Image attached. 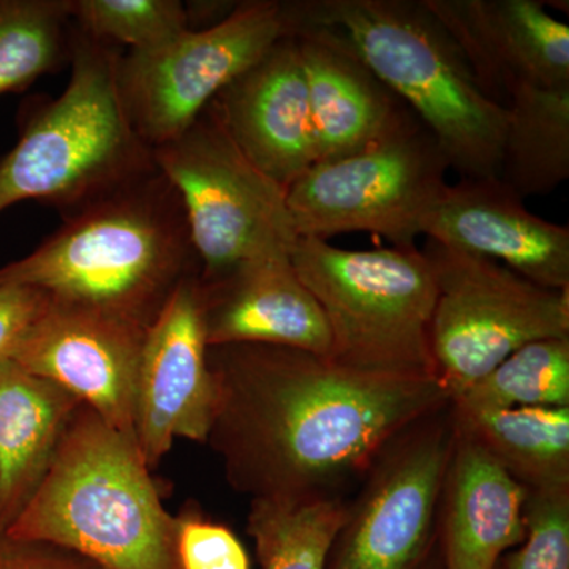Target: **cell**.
Returning a JSON list of instances; mask_svg holds the SVG:
<instances>
[{
	"instance_id": "cell-10",
	"label": "cell",
	"mask_w": 569,
	"mask_h": 569,
	"mask_svg": "<svg viewBox=\"0 0 569 569\" xmlns=\"http://www.w3.org/2000/svg\"><path fill=\"white\" fill-rule=\"evenodd\" d=\"M152 152L181 198L201 280L254 254L293 249L298 234L287 190L247 159L211 107Z\"/></svg>"
},
{
	"instance_id": "cell-9",
	"label": "cell",
	"mask_w": 569,
	"mask_h": 569,
	"mask_svg": "<svg viewBox=\"0 0 569 569\" xmlns=\"http://www.w3.org/2000/svg\"><path fill=\"white\" fill-rule=\"evenodd\" d=\"M437 284L430 346L449 399L537 340L569 339V290H550L507 266L427 241Z\"/></svg>"
},
{
	"instance_id": "cell-1",
	"label": "cell",
	"mask_w": 569,
	"mask_h": 569,
	"mask_svg": "<svg viewBox=\"0 0 569 569\" xmlns=\"http://www.w3.org/2000/svg\"><path fill=\"white\" fill-rule=\"evenodd\" d=\"M206 443L250 500L347 498L392 438L451 403L433 377L361 372L298 348H208Z\"/></svg>"
},
{
	"instance_id": "cell-23",
	"label": "cell",
	"mask_w": 569,
	"mask_h": 569,
	"mask_svg": "<svg viewBox=\"0 0 569 569\" xmlns=\"http://www.w3.org/2000/svg\"><path fill=\"white\" fill-rule=\"evenodd\" d=\"M250 501L247 531L261 569H325L347 498Z\"/></svg>"
},
{
	"instance_id": "cell-30",
	"label": "cell",
	"mask_w": 569,
	"mask_h": 569,
	"mask_svg": "<svg viewBox=\"0 0 569 569\" xmlns=\"http://www.w3.org/2000/svg\"><path fill=\"white\" fill-rule=\"evenodd\" d=\"M0 569H100L70 550L48 542L0 535Z\"/></svg>"
},
{
	"instance_id": "cell-26",
	"label": "cell",
	"mask_w": 569,
	"mask_h": 569,
	"mask_svg": "<svg viewBox=\"0 0 569 569\" xmlns=\"http://www.w3.org/2000/svg\"><path fill=\"white\" fill-rule=\"evenodd\" d=\"M71 22L100 43L151 50L190 29L179 0H69Z\"/></svg>"
},
{
	"instance_id": "cell-24",
	"label": "cell",
	"mask_w": 569,
	"mask_h": 569,
	"mask_svg": "<svg viewBox=\"0 0 569 569\" xmlns=\"http://www.w3.org/2000/svg\"><path fill=\"white\" fill-rule=\"evenodd\" d=\"M451 403L467 411L569 407V339L527 343Z\"/></svg>"
},
{
	"instance_id": "cell-2",
	"label": "cell",
	"mask_w": 569,
	"mask_h": 569,
	"mask_svg": "<svg viewBox=\"0 0 569 569\" xmlns=\"http://www.w3.org/2000/svg\"><path fill=\"white\" fill-rule=\"evenodd\" d=\"M62 220L33 252L0 268V287L36 288L149 329L176 288L201 272L181 198L159 168Z\"/></svg>"
},
{
	"instance_id": "cell-15",
	"label": "cell",
	"mask_w": 569,
	"mask_h": 569,
	"mask_svg": "<svg viewBox=\"0 0 569 569\" xmlns=\"http://www.w3.org/2000/svg\"><path fill=\"white\" fill-rule=\"evenodd\" d=\"M511 187L462 178L445 187L427 217L429 241L479 254L550 290H569V227L535 216Z\"/></svg>"
},
{
	"instance_id": "cell-27",
	"label": "cell",
	"mask_w": 569,
	"mask_h": 569,
	"mask_svg": "<svg viewBox=\"0 0 569 569\" xmlns=\"http://www.w3.org/2000/svg\"><path fill=\"white\" fill-rule=\"evenodd\" d=\"M503 569H569V488L529 492L526 538Z\"/></svg>"
},
{
	"instance_id": "cell-3",
	"label": "cell",
	"mask_w": 569,
	"mask_h": 569,
	"mask_svg": "<svg viewBox=\"0 0 569 569\" xmlns=\"http://www.w3.org/2000/svg\"><path fill=\"white\" fill-rule=\"evenodd\" d=\"M151 471L134 438L81 403L6 533L70 550L100 569H181L179 519L163 507Z\"/></svg>"
},
{
	"instance_id": "cell-22",
	"label": "cell",
	"mask_w": 569,
	"mask_h": 569,
	"mask_svg": "<svg viewBox=\"0 0 569 569\" xmlns=\"http://www.w3.org/2000/svg\"><path fill=\"white\" fill-rule=\"evenodd\" d=\"M452 413L460 432L473 438L529 492L569 488V407H452Z\"/></svg>"
},
{
	"instance_id": "cell-29",
	"label": "cell",
	"mask_w": 569,
	"mask_h": 569,
	"mask_svg": "<svg viewBox=\"0 0 569 569\" xmlns=\"http://www.w3.org/2000/svg\"><path fill=\"white\" fill-rule=\"evenodd\" d=\"M50 298L31 287H0V362L11 361Z\"/></svg>"
},
{
	"instance_id": "cell-21",
	"label": "cell",
	"mask_w": 569,
	"mask_h": 569,
	"mask_svg": "<svg viewBox=\"0 0 569 569\" xmlns=\"http://www.w3.org/2000/svg\"><path fill=\"white\" fill-rule=\"evenodd\" d=\"M497 178L523 200L569 178V86H519L509 96Z\"/></svg>"
},
{
	"instance_id": "cell-18",
	"label": "cell",
	"mask_w": 569,
	"mask_h": 569,
	"mask_svg": "<svg viewBox=\"0 0 569 569\" xmlns=\"http://www.w3.org/2000/svg\"><path fill=\"white\" fill-rule=\"evenodd\" d=\"M284 22L305 67L317 162L361 151L411 111L367 67L342 32L287 18Z\"/></svg>"
},
{
	"instance_id": "cell-7",
	"label": "cell",
	"mask_w": 569,
	"mask_h": 569,
	"mask_svg": "<svg viewBox=\"0 0 569 569\" xmlns=\"http://www.w3.org/2000/svg\"><path fill=\"white\" fill-rule=\"evenodd\" d=\"M449 163L433 134L408 112L361 151L313 163L287 189L298 238L328 241L367 231L413 247L447 182Z\"/></svg>"
},
{
	"instance_id": "cell-8",
	"label": "cell",
	"mask_w": 569,
	"mask_h": 569,
	"mask_svg": "<svg viewBox=\"0 0 569 569\" xmlns=\"http://www.w3.org/2000/svg\"><path fill=\"white\" fill-rule=\"evenodd\" d=\"M455 440L451 403L392 438L347 500L325 569H445L441 498Z\"/></svg>"
},
{
	"instance_id": "cell-25",
	"label": "cell",
	"mask_w": 569,
	"mask_h": 569,
	"mask_svg": "<svg viewBox=\"0 0 569 569\" xmlns=\"http://www.w3.org/2000/svg\"><path fill=\"white\" fill-rule=\"evenodd\" d=\"M69 0H0V97L21 92L70 56Z\"/></svg>"
},
{
	"instance_id": "cell-14",
	"label": "cell",
	"mask_w": 569,
	"mask_h": 569,
	"mask_svg": "<svg viewBox=\"0 0 569 569\" xmlns=\"http://www.w3.org/2000/svg\"><path fill=\"white\" fill-rule=\"evenodd\" d=\"M478 84L507 107L519 86H569V28L539 0H425Z\"/></svg>"
},
{
	"instance_id": "cell-5",
	"label": "cell",
	"mask_w": 569,
	"mask_h": 569,
	"mask_svg": "<svg viewBox=\"0 0 569 569\" xmlns=\"http://www.w3.org/2000/svg\"><path fill=\"white\" fill-rule=\"evenodd\" d=\"M71 32L69 84L22 108L20 138L0 160V213L39 201L63 219L157 170L123 108L121 52Z\"/></svg>"
},
{
	"instance_id": "cell-6",
	"label": "cell",
	"mask_w": 569,
	"mask_h": 569,
	"mask_svg": "<svg viewBox=\"0 0 569 569\" xmlns=\"http://www.w3.org/2000/svg\"><path fill=\"white\" fill-rule=\"evenodd\" d=\"M291 261L323 310L336 365L399 377H437L430 346L437 284L422 250H343L298 238Z\"/></svg>"
},
{
	"instance_id": "cell-16",
	"label": "cell",
	"mask_w": 569,
	"mask_h": 569,
	"mask_svg": "<svg viewBox=\"0 0 569 569\" xmlns=\"http://www.w3.org/2000/svg\"><path fill=\"white\" fill-rule=\"evenodd\" d=\"M208 347L276 346L328 358L331 335L317 299L296 272L291 249L254 254L201 280Z\"/></svg>"
},
{
	"instance_id": "cell-19",
	"label": "cell",
	"mask_w": 569,
	"mask_h": 569,
	"mask_svg": "<svg viewBox=\"0 0 569 569\" xmlns=\"http://www.w3.org/2000/svg\"><path fill=\"white\" fill-rule=\"evenodd\" d=\"M527 497L529 490L456 427L441 498L445 569H497L526 538Z\"/></svg>"
},
{
	"instance_id": "cell-4",
	"label": "cell",
	"mask_w": 569,
	"mask_h": 569,
	"mask_svg": "<svg viewBox=\"0 0 569 569\" xmlns=\"http://www.w3.org/2000/svg\"><path fill=\"white\" fill-rule=\"evenodd\" d=\"M284 18L337 29L433 134L462 178H493L507 111L492 102L425 0H298Z\"/></svg>"
},
{
	"instance_id": "cell-11",
	"label": "cell",
	"mask_w": 569,
	"mask_h": 569,
	"mask_svg": "<svg viewBox=\"0 0 569 569\" xmlns=\"http://www.w3.org/2000/svg\"><path fill=\"white\" fill-rule=\"evenodd\" d=\"M284 36L283 2L244 0L219 24L121 56L119 91L134 132L152 151L181 137Z\"/></svg>"
},
{
	"instance_id": "cell-28",
	"label": "cell",
	"mask_w": 569,
	"mask_h": 569,
	"mask_svg": "<svg viewBox=\"0 0 569 569\" xmlns=\"http://www.w3.org/2000/svg\"><path fill=\"white\" fill-rule=\"evenodd\" d=\"M178 519L181 569H250L244 546L228 527L204 519L193 509Z\"/></svg>"
},
{
	"instance_id": "cell-20",
	"label": "cell",
	"mask_w": 569,
	"mask_h": 569,
	"mask_svg": "<svg viewBox=\"0 0 569 569\" xmlns=\"http://www.w3.org/2000/svg\"><path fill=\"white\" fill-rule=\"evenodd\" d=\"M80 406L17 362H0V535L39 489Z\"/></svg>"
},
{
	"instance_id": "cell-17",
	"label": "cell",
	"mask_w": 569,
	"mask_h": 569,
	"mask_svg": "<svg viewBox=\"0 0 569 569\" xmlns=\"http://www.w3.org/2000/svg\"><path fill=\"white\" fill-rule=\"evenodd\" d=\"M209 107L247 159L284 190L317 163L309 89L293 37L277 41Z\"/></svg>"
},
{
	"instance_id": "cell-13",
	"label": "cell",
	"mask_w": 569,
	"mask_h": 569,
	"mask_svg": "<svg viewBox=\"0 0 569 569\" xmlns=\"http://www.w3.org/2000/svg\"><path fill=\"white\" fill-rule=\"evenodd\" d=\"M148 329L61 302H48L11 361L91 408L134 438V400Z\"/></svg>"
},
{
	"instance_id": "cell-12",
	"label": "cell",
	"mask_w": 569,
	"mask_h": 569,
	"mask_svg": "<svg viewBox=\"0 0 569 569\" xmlns=\"http://www.w3.org/2000/svg\"><path fill=\"white\" fill-rule=\"evenodd\" d=\"M201 313L200 274L183 280L146 332L134 400V440L156 468L178 438L206 443L213 385Z\"/></svg>"
}]
</instances>
